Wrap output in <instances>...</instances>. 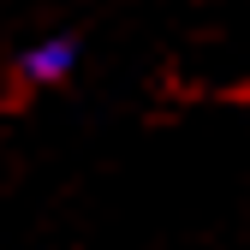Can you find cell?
<instances>
[{"mask_svg":"<svg viewBox=\"0 0 250 250\" xmlns=\"http://www.w3.org/2000/svg\"><path fill=\"white\" fill-rule=\"evenodd\" d=\"M78 66H83V42L66 36V30H48V36L24 42L12 54V83L18 89H60L78 78Z\"/></svg>","mask_w":250,"mask_h":250,"instance_id":"1","label":"cell"}]
</instances>
